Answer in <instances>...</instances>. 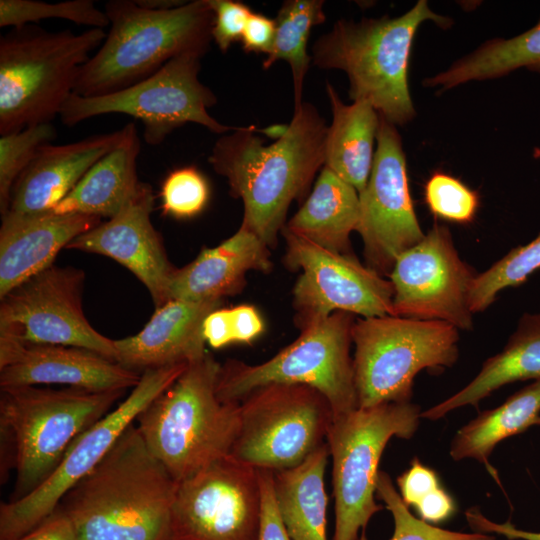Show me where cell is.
I'll return each mask as SVG.
<instances>
[{"label": "cell", "instance_id": "obj_45", "mask_svg": "<svg viewBox=\"0 0 540 540\" xmlns=\"http://www.w3.org/2000/svg\"><path fill=\"white\" fill-rule=\"evenodd\" d=\"M419 518L436 525L451 518L456 512V503L452 496L439 487L425 496L415 507Z\"/></svg>", "mask_w": 540, "mask_h": 540}, {"label": "cell", "instance_id": "obj_34", "mask_svg": "<svg viewBox=\"0 0 540 540\" xmlns=\"http://www.w3.org/2000/svg\"><path fill=\"white\" fill-rule=\"evenodd\" d=\"M57 18L104 29L110 22L104 11L92 0H70L46 3L35 0H0V27L13 28L30 25L41 20Z\"/></svg>", "mask_w": 540, "mask_h": 540}, {"label": "cell", "instance_id": "obj_49", "mask_svg": "<svg viewBox=\"0 0 540 540\" xmlns=\"http://www.w3.org/2000/svg\"><path fill=\"white\" fill-rule=\"evenodd\" d=\"M535 425H539V426H540V416L536 419Z\"/></svg>", "mask_w": 540, "mask_h": 540}, {"label": "cell", "instance_id": "obj_28", "mask_svg": "<svg viewBox=\"0 0 540 540\" xmlns=\"http://www.w3.org/2000/svg\"><path fill=\"white\" fill-rule=\"evenodd\" d=\"M358 222L359 193L323 166L310 195L285 227L324 249L351 254L350 235Z\"/></svg>", "mask_w": 540, "mask_h": 540}, {"label": "cell", "instance_id": "obj_44", "mask_svg": "<svg viewBox=\"0 0 540 540\" xmlns=\"http://www.w3.org/2000/svg\"><path fill=\"white\" fill-rule=\"evenodd\" d=\"M233 343H250L264 331V322L252 305L230 308Z\"/></svg>", "mask_w": 540, "mask_h": 540}, {"label": "cell", "instance_id": "obj_15", "mask_svg": "<svg viewBox=\"0 0 540 540\" xmlns=\"http://www.w3.org/2000/svg\"><path fill=\"white\" fill-rule=\"evenodd\" d=\"M285 266L301 270L292 291L294 323L300 330L317 324L336 311L363 318L394 315V288L390 280L362 265L352 254L324 249L285 226Z\"/></svg>", "mask_w": 540, "mask_h": 540}, {"label": "cell", "instance_id": "obj_36", "mask_svg": "<svg viewBox=\"0 0 540 540\" xmlns=\"http://www.w3.org/2000/svg\"><path fill=\"white\" fill-rule=\"evenodd\" d=\"M376 495L393 517L394 532L390 540H498L496 535L452 531L415 517L384 471L379 472Z\"/></svg>", "mask_w": 540, "mask_h": 540}, {"label": "cell", "instance_id": "obj_40", "mask_svg": "<svg viewBox=\"0 0 540 540\" xmlns=\"http://www.w3.org/2000/svg\"><path fill=\"white\" fill-rule=\"evenodd\" d=\"M396 482L403 502L413 508L441 486L437 473L417 457L412 459L410 467L397 477Z\"/></svg>", "mask_w": 540, "mask_h": 540}, {"label": "cell", "instance_id": "obj_17", "mask_svg": "<svg viewBox=\"0 0 540 540\" xmlns=\"http://www.w3.org/2000/svg\"><path fill=\"white\" fill-rule=\"evenodd\" d=\"M389 277L394 316L472 329L470 291L476 274L460 258L445 226L435 224L418 244L403 252Z\"/></svg>", "mask_w": 540, "mask_h": 540}, {"label": "cell", "instance_id": "obj_4", "mask_svg": "<svg viewBox=\"0 0 540 540\" xmlns=\"http://www.w3.org/2000/svg\"><path fill=\"white\" fill-rule=\"evenodd\" d=\"M221 364L207 353L136 418L152 455L177 481L229 457L241 424L240 402L217 394Z\"/></svg>", "mask_w": 540, "mask_h": 540}, {"label": "cell", "instance_id": "obj_19", "mask_svg": "<svg viewBox=\"0 0 540 540\" xmlns=\"http://www.w3.org/2000/svg\"><path fill=\"white\" fill-rule=\"evenodd\" d=\"M154 202L151 186L140 182L118 214L77 236L67 249L114 259L145 285L158 308L168 301V284L175 268L151 222Z\"/></svg>", "mask_w": 540, "mask_h": 540}, {"label": "cell", "instance_id": "obj_35", "mask_svg": "<svg viewBox=\"0 0 540 540\" xmlns=\"http://www.w3.org/2000/svg\"><path fill=\"white\" fill-rule=\"evenodd\" d=\"M57 135L52 123L39 124L1 135L0 138V212L9 209L11 190L40 147Z\"/></svg>", "mask_w": 540, "mask_h": 540}, {"label": "cell", "instance_id": "obj_42", "mask_svg": "<svg viewBox=\"0 0 540 540\" xmlns=\"http://www.w3.org/2000/svg\"><path fill=\"white\" fill-rule=\"evenodd\" d=\"M275 33V20L263 14L252 12L241 38L244 51L269 55L273 47Z\"/></svg>", "mask_w": 540, "mask_h": 540}, {"label": "cell", "instance_id": "obj_7", "mask_svg": "<svg viewBox=\"0 0 540 540\" xmlns=\"http://www.w3.org/2000/svg\"><path fill=\"white\" fill-rule=\"evenodd\" d=\"M104 29L49 32L35 25L0 38V134L51 123L74 93L82 66Z\"/></svg>", "mask_w": 540, "mask_h": 540}, {"label": "cell", "instance_id": "obj_22", "mask_svg": "<svg viewBox=\"0 0 540 540\" xmlns=\"http://www.w3.org/2000/svg\"><path fill=\"white\" fill-rule=\"evenodd\" d=\"M141 375L87 349L27 343L0 369V386L60 384L89 391H125L134 388Z\"/></svg>", "mask_w": 540, "mask_h": 540}, {"label": "cell", "instance_id": "obj_5", "mask_svg": "<svg viewBox=\"0 0 540 540\" xmlns=\"http://www.w3.org/2000/svg\"><path fill=\"white\" fill-rule=\"evenodd\" d=\"M448 27L450 20L419 0L398 17L340 19L312 47L320 69H339L349 80V97L367 101L387 121L404 125L415 115L408 68L413 40L422 23Z\"/></svg>", "mask_w": 540, "mask_h": 540}, {"label": "cell", "instance_id": "obj_1", "mask_svg": "<svg viewBox=\"0 0 540 540\" xmlns=\"http://www.w3.org/2000/svg\"><path fill=\"white\" fill-rule=\"evenodd\" d=\"M328 126L318 109L302 102L270 145L254 126L236 127L214 144L208 161L243 203L241 225L269 248L278 242L291 203L303 199L324 166Z\"/></svg>", "mask_w": 540, "mask_h": 540}, {"label": "cell", "instance_id": "obj_10", "mask_svg": "<svg viewBox=\"0 0 540 540\" xmlns=\"http://www.w3.org/2000/svg\"><path fill=\"white\" fill-rule=\"evenodd\" d=\"M353 314L336 311L300 331L299 337L269 360L250 365L230 359L221 365L217 394L240 402L253 390L269 384H302L322 393L333 417L358 407L352 344Z\"/></svg>", "mask_w": 540, "mask_h": 540}, {"label": "cell", "instance_id": "obj_6", "mask_svg": "<svg viewBox=\"0 0 540 540\" xmlns=\"http://www.w3.org/2000/svg\"><path fill=\"white\" fill-rule=\"evenodd\" d=\"M124 392L1 387V472L9 462L16 469L10 501L42 484L76 437L109 413Z\"/></svg>", "mask_w": 540, "mask_h": 540}, {"label": "cell", "instance_id": "obj_33", "mask_svg": "<svg viewBox=\"0 0 540 540\" xmlns=\"http://www.w3.org/2000/svg\"><path fill=\"white\" fill-rule=\"evenodd\" d=\"M540 269V234L529 243L515 247L484 272L476 275L470 291L474 313L487 309L500 291L519 286Z\"/></svg>", "mask_w": 540, "mask_h": 540}, {"label": "cell", "instance_id": "obj_30", "mask_svg": "<svg viewBox=\"0 0 540 540\" xmlns=\"http://www.w3.org/2000/svg\"><path fill=\"white\" fill-rule=\"evenodd\" d=\"M540 416V379L520 389L496 408L479 413L454 435L449 454L454 461L473 459L485 465L500 484L489 458L503 440L535 425Z\"/></svg>", "mask_w": 540, "mask_h": 540}, {"label": "cell", "instance_id": "obj_25", "mask_svg": "<svg viewBox=\"0 0 540 540\" xmlns=\"http://www.w3.org/2000/svg\"><path fill=\"white\" fill-rule=\"evenodd\" d=\"M123 131L119 144L97 161L50 211L110 219L122 210L140 184L136 171L140 153L136 125L130 122L123 127Z\"/></svg>", "mask_w": 540, "mask_h": 540}, {"label": "cell", "instance_id": "obj_11", "mask_svg": "<svg viewBox=\"0 0 540 540\" xmlns=\"http://www.w3.org/2000/svg\"><path fill=\"white\" fill-rule=\"evenodd\" d=\"M240 430L230 457L258 470L298 466L324 443L333 410L318 390L269 384L240 401Z\"/></svg>", "mask_w": 540, "mask_h": 540}, {"label": "cell", "instance_id": "obj_21", "mask_svg": "<svg viewBox=\"0 0 540 540\" xmlns=\"http://www.w3.org/2000/svg\"><path fill=\"white\" fill-rule=\"evenodd\" d=\"M101 218L83 214L16 213L2 215L0 298L53 265L56 255Z\"/></svg>", "mask_w": 540, "mask_h": 540}, {"label": "cell", "instance_id": "obj_46", "mask_svg": "<svg viewBox=\"0 0 540 540\" xmlns=\"http://www.w3.org/2000/svg\"><path fill=\"white\" fill-rule=\"evenodd\" d=\"M18 540H78L69 517L57 508L32 531Z\"/></svg>", "mask_w": 540, "mask_h": 540}, {"label": "cell", "instance_id": "obj_2", "mask_svg": "<svg viewBox=\"0 0 540 540\" xmlns=\"http://www.w3.org/2000/svg\"><path fill=\"white\" fill-rule=\"evenodd\" d=\"M177 486L132 424L57 508L78 540H171Z\"/></svg>", "mask_w": 540, "mask_h": 540}, {"label": "cell", "instance_id": "obj_8", "mask_svg": "<svg viewBox=\"0 0 540 540\" xmlns=\"http://www.w3.org/2000/svg\"><path fill=\"white\" fill-rule=\"evenodd\" d=\"M421 413L410 401L357 407L333 417L326 438L332 457L333 540H367L369 521L384 508L375 500L383 451L392 437L411 439Z\"/></svg>", "mask_w": 540, "mask_h": 540}, {"label": "cell", "instance_id": "obj_14", "mask_svg": "<svg viewBox=\"0 0 540 540\" xmlns=\"http://www.w3.org/2000/svg\"><path fill=\"white\" fill-rule=\"evenodd\" d=\"M85 273L51 265L0 298V351L28 344L64 345L116 361L114 340L95 330L82 308Z\"/></svg>", "mask_w": 540, "mask_h": 540}, {"label": "cell", "instance_id": "obj_23", "mask_svg": "<svg viewBox=\"0 0 540 540\" xmlns=\"http://www.w3.org/2000/svg\"><path fill=\"white\" fill-rule=\"evenodd\" d=\"M123 133L122 128L69 144L40 147L17 178L8 211L26 214L50 211L97 161L119 144Z\"/></svg>", "mask_w": 540, "mask_h": 540}, {"label": "cell", "instance_id": "obj_29", "mask_svg": "<svg viewBox=\"0 0 540 540\" xmlns=\"http://www.w3.org/2000/svg\"><path fill=\"white\" fill-rule=\"evenodd\" d=\"M327 442L296 467L273 472L281 520L292 540H327Z\"/></svg>", "mask_w": 540, "mask_h": 540}, {"label": "cell", "instance_id": "obj_43", "mask_svg": "<svg viewBox=\"0 0 540 540\" xmlns=\"http://www.w3.org/2000/svg\"><path fill=\"white\" fill-rule=\"evenodd\" d=\"M466 520L474 532L500 535L508 540H540V532L524 530L510 520L498 523L487 518L479 507H471L465 512Z\"/></svg>", "mask_w": 540, "mask_h": 540}, {"label": "cell", "instance_id": "obj_37", "mask_svg": "<svg viewBox=\"0 0 540 540\" xmlns=\"http://www.w3.org/2000/svg\"><path fill=\"white\" fill-rule=\"evenodd\" d=\"M161 207L165 215L177 219L192 218L203 211L210 197L205 176L194 166L171 171L164 179Z\"/></svg>", "mask_w": 540, "mask_h": 540}, {"label": "cell", "instance_id": "obj_16", "mask_svg": "<svg viewBox=\"0 0 540 540\" xmlns=\"http://www.w3.org/2000/svg\"><path fill=\"white\" fill-rule=\"evenodd\" d=\"M260 513L259 470L229 456L178 482L171 540H256Z\"/></svg>", "mask_w": 540, "mask_h": 540}, {"label": "cell", "instance_id": "obj_3", "mask_svg": "<svg viewBox=\"0 0 540 540\" xmlns=\"http://www.w3.org/2000/svg\"><path fill=\"white\" fill-rule=\"evenodd\" d=\"M110 29L98 51L82 66L74 93L101 96L132 86L182 55L206 54L214 11L209 0L153 10L135 0H111L104 10Z\"/></svg>", "mask_w": 540, "mask_h": 540}, {"label": "cell", "instance_id": "obj_26", "mask_svg": "<svg viewBox=\"0 0 540 540\" xmlns=\"http://www.w3.org/2000/svg\"><path fill=\"white\" fill-rule=\"evenodd\" d=\"M540 379V313L521 319L503 350L488 358L462 389L422 411L421 418L439 420L465 406L477 407L492 392L516 381Z\"/></svg>", "mask_w": 540, "mask_h": 540}, {"label": "cell", "instance_id": "obj_12", "mask_svg": "<svg viewBox=\"0 0 540 540\" xmlns=\"http://www.w3.org/2000/svg\"><path fill=\"white\" fill-rule=\"evenodd\" d=\"M200 59L189 54L176 57L150 77L114 93L93 97L73 93L59 117L70 127L104 114L129 115L142 122L144 140L150 145L162 143L187 123L216 134L233 131L236 127L218 122L208 112L217 97L199 80Z\"/></svg>", "mask_w": 540, "mask_h": 540}, {"label": "cell", "instance_id": "obj_24", "mask_svg": "<svg viewBox=\"0 0 540 540\" xmlns=\"http://www.w3.org/2000/svg\"><path fill=\"white\" fill-rule=\"evenodd\" d=\"M270 248L240 225L236 233L214 248H204L195 260L175 268L168 284V301L223 300L240 293L250 271L272 270Z\"/></svg>", "mask_w": 540, "mask_h": 540}, {"label": "cell", "instance_id": "obj_48", "mask_svg": "<svg viewBox=\"0 0 540 540\" xmlns=\"http://www.w3.org/2000/svg\"><path fill=\"white\" fill-rule=\"evenodd\" d=\"M136 3L144 8L153 10H167L178 7L185 1L178 0H135Z\"/></svg>", "mask_w": 540, "mask_h": 540}, {"label": "cell", "instance_id": "obj_38", "mask_svg": "<svg viewBox=\"0 0 540 540\" xmlns=\"http://www.w3.org/2000/svg\"><path fill=\"white\" fill-rule=\"evenodd\" d=\"M425 202L432 214L455 223H470L479 207V195L459 179L435 172L424 186Z\"/></svg>", "mask_w": 540, "mask_h": 540}, {"label": "cell", "instance_id": "obj_32", "mask_svg": "<svg viewBox=\"0 0 540 540\" xmlns=\"http://www.w3.org/2000/svg\"><path fill=\"white\" fill-rule=\"evenodd\" d=\"M323 0H287L275 19L276 33L272 50L263 61L269 69L279 60L288 62L292 72L294 108L302 102L303 84L312 57L307 53V42L312 27L326 20Z\"/></svg>", "mask_w": 540, "mask_h": 540}, {"label": "cell", "instance_id": "obj_41", "mask_svg": "<svg viewBox=\"0 0 540 540\" xmlns=\"http://www.w3.org/2000/svg\"><path fill=\"white\" fill-rule=\"evenodd\" d=\"M261 513L256 540H292L278 511L274 490L273 471L259 470Z\"/></svg>", "mask_w": 540, "mask_h": 540}, {"label": "cell", "instance_id": "obj_39", "mask_svg": "<svg viewBox=\"0 0 540 540\" xmlns=\"http://www.w3.org/2000/svg\"><path fill=\"white\" fill-rule=\"evenodd\" d=\"M214 11L212 40L222 53L241 40L251 9L240 1L209 0Z\"/></svg>", "mask_w": 540, "mask_h": 540}, {"label": "cell", "instance_id": "obj_18", "mask_svg": "<svg viewBox=\"0 0 540 540\" xmlns=\"http://www.w3.org/2000/svg\"><path fill=\"white\" fill-rule=\"evenodd\" d=\"M368 182L359 193L356 231L367 267L389 276L396 259L425 236L410 195L406 159L396 126L380 116Z\"/></svg>", "mask_w": 540, "mask_h": 540}, {"label": "cell", "instance_id": "obj_13", "mask_svg": "<svg viewBox=\"0 0 540 540\" xmlns=\"http://www.w3.org/2000/svg\"><path fill=\"white\" fill-rule=\"evenodd\" d=\"M177 364L142 373L116 408L83 431L51 475L26 496L0 506V540H18L50 516L64 495L105 457L138 415L186 369Z\"/></svg>", "mask_w": 540, "mask_h": 540}, {"label": "cell", "instance_id": "obj_31", "mask_svg": "<svg viewBox=\"0 0 540 540\" xmlns=\"http://www.w3.org/2000/svg\"><path fill=\"white\" fill-rule=\"evenodd\" d=\"M521 68L540 73V18L519 35L485 42L448 69L426 78L423 84L443 91L469 81L506 76Z\"/></svg>", "mask_w": 540, "mask_h": 540}, {"label": "cell", "instance_id": "obj_47", "mask_svg": "<svg viewBox=\"0 0 540 540\" xmlns=\"http://www.w3.org/2000/svg\"><path fill=\"white\" fill-rule=\"evenodd\" d=\"M206 343L218 349L233 343L230 308H218L212 311L203 324Z\"/></svg>", "mask_w": 540, "mask_h": 540}, {"label": "cell", "instance_id": "obj_20", "mask_svg": "<svg viewBox=\"0 0 540 540\" xmlns=\"http://www.w3.org/2000/svg\"><path fill=\"white\" fill-rule=\"evenodd\" d=\"M223 300L171 299L155 309L143 329L133 336L114 340L116 362L142 373L177 364H189L208 352L203 324Z\"/></svg>", "mask_w": 540, "mask_h": 540}, {"label": "cell", "instance_id": "obj_9", "mask_svg": "<svg viewBox=\"0 0 540 540\" xmlns=\"http://www.w3.org/2000/svg\"><path fill=\"white\" fill-rule=\"evenodd\" d=\"M351 336L358 407L410 402L421 370L451 367L459 355V330L442 321L360 318Z\"/></svg>", "mask_w": 540, "mask_h": 540}, {"label": "cell", "instance_id": "obj_27", "mask_svg": "<svg viewBox=\"0 0 540 540\" xmlns=\"http://www.w3.org/2000/svg\"><path fill=\"white\" fill-rule=\"evenodd\" d=\"M326 92L332 122L327 130L324 166L360 193L371 173L380 115L367 101L345 104L329 82Z\"/></svg>", "mask_w": 540, "mask_h": 540}]
</instances>
